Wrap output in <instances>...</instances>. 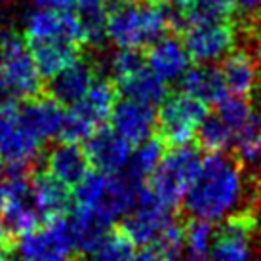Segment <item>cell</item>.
Wrapping results in <instances>:
<instances>
[{"instance_id": "d4e9b609", "label": "cell", "mask_w": 261, "mask_h": 261, "mask_svg": "<svg viewBox=\"0 0 261 261\" xmlns=\"http://www.w3.org/2000/svg\"><path fill=\"white\" fill-rule=\"evenodd\" d=\"M29 46V44H27ZM33 58L37 61V67L42 79H50L59 69L69 65L74 58H79L80 46L71 42H40L29 46Z\"/></svg>"}, {"instance_id": "836d02e7", "label": "cell", "mask_w": 261, "mask_h": 261, "mask_svg": "<svg viewBox=\"0 0 261 261\" xmlns=\"http://www.w3.org/2000/svg\"><path fill=\"white\" fill-rule=\"evenodd\" d=\"M248 31H250V38L254 42L255 54H257V58L261 61V10L252 14V19L248 23Z\"/></svg>"}, {"instance_id": "9c48e42d", "label": "cell", "mask_w": 261, "mask_h": 261, "mask_svg": "<svg viewBox=\"0 0 261 261\" xmlns=\"http://www.w3.org/2000/svg\"><path fill=\"white\" fill-rule=\"evenodd\" d=\"M40 147L19 120L17 105H0V160L12 170H29Z\"/></svg>"}, {"instance_id": "4fadbf2b", "label": "cell", "mask_w": 261, "mask_h": 261, "mask_svg": "<svg viewBox=\"0 0 261 261\" xmlns=\"http://www.w3.org/2000/svg\"><path fill=\"white\" fill-rule=\"evenodd\" d=\"M19 120L29 132L33 139H37L40 145L61 136L65 111L63 105L58 103L50 95H35L31 99L17 103Z\"/></svg>"}, {"instance_id": "8992f818", "label": "cell", "mask_w": 261, "mask_h": 261, "mask_svg": "<svg viewBox=\"0 0 261 261\" xmlns=\"http://www.w3.org/2000/svg\"><path fill=\"white\" fill-rule=\"evenodd\" d=\"M14 252L15 261H74L79 248L69 219L61 216L21 232Z\"/></svg>"}, {"instance_id": "cb8c5ba5", "label": "cell", "mask_w": 261, "mask_h": 261, "mask_svg": "<svg viewBox=\"0 0 261 261\" xmlns=\"http://www.w3.org/2000/svg\"><path fill=\"white\" fill-rule=\"evenodd\" d=\"M67 219L71 225L76 248L84 254H90V250L97 244V240L111 229V223L107 219H103L97 212L82 208V206H74L73 214Z\"/></svg>"}, {"instance_id": "7402d4cb", "label": "cell", "mask_w": 261, "mask_h": 261, "mask_svg": "<svg viewBox=\"0 0 261 261\" xmlns=\"http://www.w3.org/2000/svg\"><path fill=\"white\" fill-rule=\"evenodd\" d=\"M181 92L206 105H216L227 95V88L219 69L212 63H198L181 74Z\"/></svg>"}, {"instance_id": "603a6c76", "label": "cell", "mask_w": 261, "mask_h": 261, "mask_svg": "<svg viewBox=\"0 0 261 261\" xmlns=\"http://www.w3.org/2000/svg\"><path fill=\"white\" fill-rule=\"evenodd\" d=\"M116 88L124 94V97H132L138 101L149 103V105H159L166 99L168 92V82L162 76L154 73L149 67H141L138 73H134Z\"/></svg>"}, {"instance_id": "7c38bea8", "label": "cell", "mask_w": 261, "mask_h": 261, "mask_svg": "<svg viewBox=\"0 0 261 261\" xmlns=\"http://www.w3.org/2000/svg\"><path fill=\"white\" fill-rule=\"evenodd\" d=\"M183 44L196 63H214L223 59L234 46L237 27L232 21L191 25L183 29Z\"/></svg>"}, {"instance_id": "8fae6325", "label": "cell", "mask_w": 261, "mask_h": 261, "mask_svg": "<svg viewBox=\"0 0 261 261\" xmlns=\"http://www.w3.org/2000/svg\"><path fill=\"white\" fill-rule=\"evenodd\" d=\"M255 227V214L246 208L234 212L232 216H227V219L214 234L210 261H250L252 234Z\"/></svg>"}, {"instance_id": "277c9868", "label": "cell", "mask_w": 261, "mask_h": 261, "mask_svg": "<svg viewBox=\"0 0 261 261\" xmlns=\"http://www.w3.org/2000/svg\"><path fill=\"white\" fill-rule=\"evenodd\" d=\"M42 74L27 42L19 37L0 51V105H17L40 94Z\"/></svg>"}, {"instance_id": "f546056e", "label": "cell", "mask_w": 261, "mask_h": 261, "mask_svg": "<svg viewBox=\"0 0 261 261\" xmlns=\"http://www.w3.org/2000/svg\"><path fill=\"white\" fill-rule=\"evenodd\" d=\"M152 248L166 261H177L185 248V227L181 221L172 219L170 223L159 232L152 242Z\"/></svg>"}, {"instance_id": "2e32d148", "label": "cell", "mask_w": 261, "mask_h": 261, "mask_svg": "<svg viewBox=\"0 0 261 261\" xmlns=\"http://www.w3.org/2000/svg\"><path fill=\"white\" fill-rule=\"evenodd\" d=\"M95 79H97L95 63L92 59L79 56L48 79V95L61 105H71L86 94Z\"/></svg>"}, {"instance_id": "f1b7e54d", "label": "cell", "mask_w": 261, "mask_h": 261, "mask_svg": "<svg viewBox=\"0 0 261 261\" xmlns=\"http://www.w3.org/2000/svg\"><path fill=\"white\" fill-rule=\"evenodd\" d=\"M234 147L242 162L261 164V113L252 109V115L234 134Z\"/></svg>"}, {"instance_id": "484cf974", "label": "cell", "mask_w": 261, "mask_h": 261, "mask_svg": "<svg viewBox=\"0 0 261 261\" xmlns=\"http://www.w3.org/2000/svg\"><path fill=\"white\" fill-rule=\"evenodd\" d=\"M164 149H166V143L159 136L147 138L145 141L138 143V149H136V152H132L130 162H128L124 172L132 175L134 179L145 183L147 177L152 174V170L159 166L160 159L164 154Z\"/></svg>"}, {"instance_id": "6da1fadb", "label": "cell", "mask_w": 261, "mask_h": 261, "mask_svg": "<svg viewBox=\"0 0 261 261\" xmlns=\"http://www.w3.org/2000/svg\"><path fill=\"white\" fill-rule=\"evenodd\" d=\"M242 164L223 152H208L185 195V210L191 218L218 221L231 214L244 195Z\"/></svg>"}, {"instance_id": "ac0fdd59", "label": "cell", "mask_w": 261, "mask_h": 261, "mask_svg": "<svg viewBox=\"0 0 261 261\" xmlns=\"http://www.w3.org/2000/svg\"><path fill=\"white\" fill-rule=\"evenodd\" d=\"M71 187L54 177L50 172H38L29 177V193L42 219L65 216L71 206Z\"/></svg>"}, {"instance_id": "3957f363", "label": "cell", "mask_w": 261, "mask_h": 261, "mask_svg": "<svg viewBox=\"0 0 261 261\" xmlns=\"http://www.w3.org/2000/svg\"><path fill=\"white\" fill-rule=\"evenodd\" d=\"M118 97V88L111 79H95L86 94L79 101L69 105L63 118L61 136L67 141H86L95 130L111 118Z\"/></svg>"}, {"instance_id": "83f0119b", "label": "cell", "mask_w": 261, "mask_h": 261, "mask_svg": "<svg viewBox=\"0 0 261 261\" xmlns=\"http://www.w3.org/2000/svg\"><path fill=\"white\" fill-rule=\"evenodd\" d=\"M196 143L204 152H223L234 143V134L219 118L218 113L204 116L202 124L196 130Z\"/></svg>"}, {"instance_id": "74e56055", "label": "cell", "mask_w": 261, "mask_h": 261, "mask_svg": "<svg viewBox=\"0 0 261 261\" xmlns=\"http://www.w3.org/2000/svg\"><path fill=\"white\" fill-rule=\"evenodd\" d=\"M237 6H239V10L252 15L261 10V0H237Z\"/></svg>"}, {"instance_id": "d6a6232c", "label": "cell", "mask_w": 261, "mask_h": 261, "mask_svg": "<svg viewBox=\"0 0 261 261\" xmlns=\"http://www.w3.org/2000/svg\"><path fill=\"white\" fill-rule=\"evenodd\" d=\"M252 109L254 107L250 105L248 97H240V95L232 94H227L223 99H219L216 103V113L231 128L232 134H237L240 130V126L246 122L248 116L252 115Z\"/></svg>"}, {"instance_id": "5bb4252c", "label": "cell", "mask_w": 261, "mask_h": 261, "mask_svg": "<svg viewBox=\"0 0 261 261\" xmlns=\"http://www.w3.org/2000/svg\"><path fill=\"white\" fill-rule=\"evenodd\" d=\"M86 156L90 166L103 174H120L132 156V143L113 128L101 126L86 139Z\"/></svg>"}, {"instance_id": "b9f144b4", "label": "cell", "mask_w": 261, "mask_h": 261, "mask_svg": "<svg viewBox=\"0 0 261 261\" xmlns=\"http://www.w3.org/2000/svg\"><path fill=\"white\" fill-rule=\"evenodd\" d=\"M170 2H174V4H175V2H177V0H170Z\"/></svg>"}, {"instance_id": "1f68e13d", "label": "cell", "mask_w": 261, "mask_h": 261, "mask_svg": "<svg viewBox=\"0 0 261 261\" xmlns=\"http://www.w3.org/2000/svg\"><path fill=\"white\" fill-rule=\"evenodd\" d=\"M145 54L141 50H132V48H118L109 59L111 80L115 84H120L122 80L138 73L141 67H145Z\"/></svg>"}, {"instance_id": "7a4b0ae2", "label": "cell", "mask_w": 261, "mask_h": 261, "mask_svg": "<svg viewBox=\"0 0 261 261\" xmlns=\"http://www.w3.org/2000/svg\"><path fill=\"white\" fill-rule=\"evenodd\" d=\"M175 6L170 0H113L107 14V38L116 48L147 50L174 31Z\"/></svg>"}, {"instance_id": "ab89813d", "label": "cell", "mask_w": 261, "mask_h": 261, "mask_svg": "<svg viewBox=\"0 0 261 261\" xmlns=\"http://www.w3.org/2000/svg\"><path fill=\"white\" fill-rule=\"evenodd\" d=\"M177 261H206L202 255H196V254H189L187 257H183V259H177Z\"/></svg>"}, {"instance_id": "30bf717a", "label": "cell", "mask_w": 261, "mask_h": 261, "mask_svg": "<svg viewBox=\"0 0 261 261\" xmlns=\"http://www.w3.org/2000/svg\"><path fill=\"white\" fill-rule=\"evenodd\" d=\"M172 219V206L162 202L151 189L143 185L136 204L124 216L122 229L136 244L149 246Z\"/></svg>"}, {"instance_id": "5b68a950", "label": "cell", "mask_w": 261, "mask_h": 261, "mask_svg": "<svg viewBox=\"0 0 261 261\" xmlns=\"http://www.w3.org/2000/svg\"><path fill=\"white\" fill-rule=\"evenodd\" d=\"M200 162V154L195 147H189L187 143L172 147L162 154L159 166L147 177L145 185L162 202L174 208L185 198L191 183L198 174Z\"/></svg>"}, {"instance_id": "9a60e30c", "label": "cell", "mask_w": 261, "mask_h": 261, "mask_svg": "<svg viewBox=\"0 0 261 261\" xmlns=\"http://www.w3.org/2000/svg\"><path fill=\"white\" fill-rule=\"evenodd\" d=\"M109 120L111 128L118 132L124 139H128L132 145H138L147 138H151L156 128L154 105L132 97H124L122 101L116 99Z\"/></svg>"}, {"instance_id": "ffe728a7", "label": "cell", "mask_w": 261, "mask_h": 261, "mask_svg": "<svg viewBox=\"0 0 261 261\" xmlns=\"http://www.w3.org/2000/svg\"><path fill=\"white\" fill-rule=\"evenodd\" d=\"M46 172L63 181L67 187H74L90 172L86 151L79 143L63 139L46 154Z\"/></svg>"}, {"instance_id": "8d00e7d4", "label": "cell", "mask_w": 261, "mask_h": 261, "mask_svg": "<svg viewBox=\"0 0 261 261\" xmlns=\"http://www.w3.org/2000/svg\"><path fill=\"white\" fill-rule=\"evenodd\" d=\"M37 8H71L74 0H31Z\"/></svg>"}, {"instance_id": "52a82bcc", "label": "cell", "mask_w": 261, "mask_h": 261, "mask_svg": "<svg viewBox=\"0 0 261 261\" xmlns=\"http://www.w3.org/2000/svg\"><path fill=\"white\" fill-rule=\"evenodd\" d=\"M208 115L206 103L187 94H168L156 115L159 136L166 147L185 145L196 136L198 126Z\"/></svg>"}, {"instance_id": "4316f807", "label": "cell", "mask_w": 261, "mask_h": 261, "mask_svg": "<svg viewBox=\"0 0 261 261\" xmlns=\"http://www.w3.org/2000/svg\"><path fill=\"white\" fill-rule=\"evenodd\" d=\"M136 254V242L128 237V232L120 229H109L97 240L92 250V261H130Z\"/></svg>"}, {"instance_id": "60d3db41", "label": "cell", "mask_w": 261, "mask_h": 261, "mask_svg": "<svg viewBox=\"0 0 261 261\" xmlns=\"http://www.w3.org/2000/svg\"><path fill=\"white\" fill-rule=\"evenodd\" d=\"M0 261H8V259H6V255H0Z\"/></svg>"}, {"instance_id": "e0dca14e", "label": "cell", "mask_w": 261, "mask_h": 261, "mask_svg": "<svg viewBox=\"0 0 261 261\" xmlns=\"http://www.w3.org/2000/svg\"><path fill=\"white\" fill-rule=\"evenodd\" d=\"M145 63L168 82L181 79V74L191 67V56L183 40H179L175 35H166L147 48Z\"/></svg>"}, {"instance_id": "ba28073f", "label": "cell", "mask_w": 261, "mask_h": 261, "mask_svg": "<svg viewBox=\"0 0 261 261\" xmlns=\"http://www.w3.org/2000/svg\"><path fill=\"white\" fill-rule=\"evenodd\" d=\"M25 38L27 44L40 42H71L86 44L84 31L76 12L71 8H37L25 15Z\"/></svg>"}, {"instance_id": "4dcf8cb0", "label": "cell", "mask_w": 261, "mask_h": 261, "mask_svg": "<svg viewBox=\"0 0 261 261\" xmlns=\"http://www.w3.org/2000/svg\"><path fill=\"white\" fill-rule=\"evenodd\" d=\"M183 227H185V248H189L191 254L204 257L210 252L214 234H216L212 221L202 218H191L183 223Z\"/></svg>"}, {"instance_id": "d6986e66", "label": "cell", "mask_w": 261, "mask_h": 261, "mask_svg": "<svg viewBox=\"0 0 261 261\" xmlns=\"http://www.w3.org/2000/svg\"><path fill=\"white\" fill-rule=\"evenodd\" d=\"M175 6V31L191 25L216 21H232L239 12L237 0H177Z\"/></svg>"}, {"instance_id": "f35d334b", "label": "cell", "mask_w": 261, "mask_h": 261, "mask_svg": "<svg viewBox=\"0 0 261 261\" xmlns=\"http://www.w3.org/2000/svg\"><path fill=\"white\" fill-rule=\"evenodd\" d=\"M10 250V231H8L4 223H0V255H6Z\"/></svg>"}, {"instance_id": "d590c367", "label": "cell", "mask_w": 261, "mask_h": 261, "mask_svg": "<svg viewBox=\"0 0 261 261\" xmlns=\"http://www.w3.org/2000/svg\"><path fill=\"white\" fill-rule=\"evenodd\" d=\"M130 261H166L162 255L154 250V248H145V250H141L139 254H134Z\"/></svg>"}, {"instance_id": "e575fe53", "label": "cell", "mask_w": 261, "mask_h": 261, "mask_svg": "<svg viewBox=\"0 0 261 261\" xmlns=\"http://www.w3.org/2000/svg\"><path fill=\"white\" fill-rule=\"evenodd\" d=\"M8 185H10V172L4 170L2 160H0V212L8 200Z\"/></svg>"}, {"instance_id": "44dd1931", "label": "cell", "mask_w": 261, "mask_h": 261, "mask_svg": "<svg viewBox=\"0 0 261 261\" xmlns=\"http://www.w3.org/2000/svg\"><path fill=\"white\" fill-rule=\"evenodd\" d=\"M221 79L227 94L250 97L259 79V67L255 58L246 50H231L221 61Z\"/></svg>"}]
</instances>
